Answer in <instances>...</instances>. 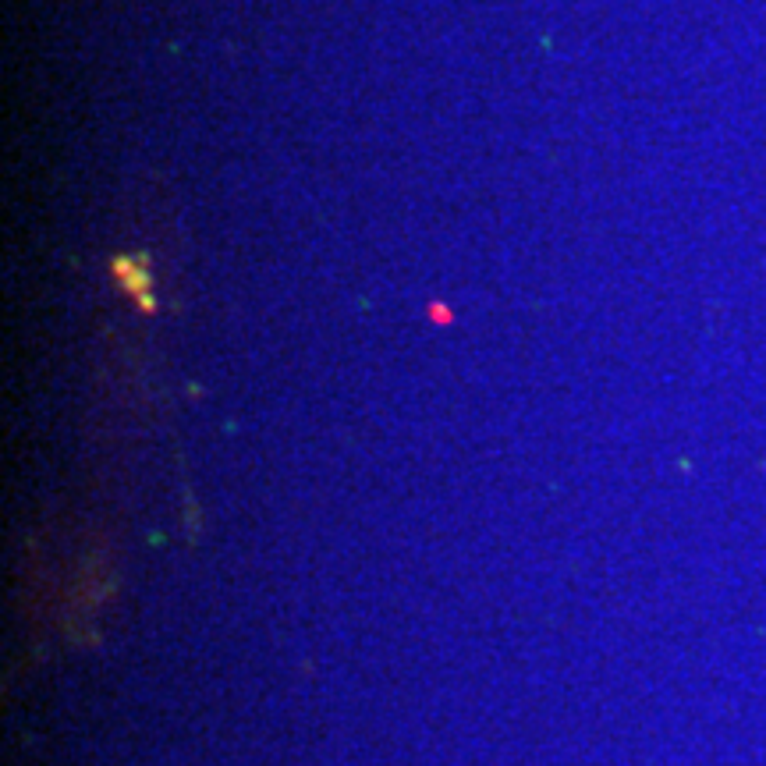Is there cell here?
Masks as SVG:
<instances>
[{
  "mask_svg": "<svg viewBox=\"0 0 766 766\" xmlns=\"http://www.w3.org/2000/svg\"><path fill=\"white\" fill-rule=\"evenodd\" d=\"M114 274H118L121 288H125L128 295L139 302L142 313H153V309H157V302H153V291H149V274L142 270L139 259H128V256L114 259Z\"/></svg>",
  "mask_w": 766,
  "mask_h": 766,
  "instance_id": "obj_1",
  "label": "cell"
}]
</instances>
